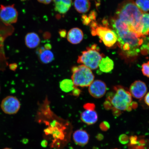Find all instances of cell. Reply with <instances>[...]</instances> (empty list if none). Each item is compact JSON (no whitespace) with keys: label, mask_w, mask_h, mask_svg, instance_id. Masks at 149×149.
Returning a JSON list of instances; mask_svg holds the SVG:
<instances>
[{"label":"cell","mask_w":149,"mask_h":149,"mask_svg":"<svg viewBox=\"0 0 149 149\" xmlns=\"http://www.w3.org/2000/svg\"><path fill=\"white\" fill-rule=\"evenodd\" d=\"M143 14L134 0H125L119 4L115 16L128 24L139 36L144 37L141 33Z\"/></svg>","instance_id":"1"},{"label":"cell","mask_w":149,"mask_h":149,"mask_svg":"<svg viewBox=\"0 0 149 149\" xmlns=\"http://www.w3.org/2000/svg\"><path fill=\"white\" fill-rule=\"evenodd\" d=\"M115 32L117 35L118 46L127 57L138 55L146 36H139L132 29Z\"/></svg>","instance_id":"2"},{"label":"cell","mask_w":149,"mask_h":149,"mask_svg":"<svg viewBox=\"0 0 149 149\" xmlns=\"http://www.w3.org/2000/svg\"><path fill=\"white\" fill-rule=\"evenodd\" d=\"M106 100L109 102L113 109L121 111L132 110V96L129 92L120 86H114L113 91L107 93Z\"/></svg>","instance_id":"3"},{"label":"cell","mask_w":149,"mask_h":149,"mask_svg":"<svg viewBox=\"0 0 149 149\" xmlns=\"http://www.w3.org/2000/svg\"><path fill=\"white\" fill-rule=\"evenodd\" d=\"M104 56L103 54L100 53V48L94 44L82 52L81 54L78 57L77 61L91 70H95L98 68L100 61Z\"/></svg>","instance_id":"4"},{"label":"cell","mask_w":149,"mask_h":149,"mask_svg":"<svg viewBox=\"0 0 149 149\" xmlns=\"http://www.w3.org/2000/svg\"><path fill=\"white\" fill-rule=\"evenodd\" d=\"M72 80L74 86L88 87L94 81L95 76L90 68L83 65L72 68Z\"/></svg>","instance_id":"5"},{"label":"cell","mask_w":149,"mask_h":149,"mask_svg":"<svg viewBox=\"0 0 149 149\" xmlns=\"http://www.w3.org/2000/svg\"><path fill=\"white\" fill-rule=\"evenodd\" d=\"M91 31L93 36H97L107 47H111L117 41L116 33L109 27L98 25L96 29H91Z\"/></svg>","instance_id":"6"},{"label":"cell","mask_w":149,"mask_h":149,"mask_svg":"<svg viewBox=\"0 0 149 149\" xmlns=\"http://www.w3.org/2000/svg\"><path fill=\"white\" fill-rule=\"evenodd\" d=\"M18 13L14 5L5 6L1 5L0 7V19L6 25L16 23L17 20Z\"/></svg>","instance_id":"7"},{"label":"cell","mask_w":149,"mask_h":149,"mask_svg":"<svg viewBox=\"0 0 149 149\" xmlns=\"http://www.w3.org/2000/svg\"><path fill=\"white\" fill-rule=\"evenodd\" d=\"M2 110L8 115H14L18 112L20 109V103L16 97L8 96L2 100L1 104Z\"/></svg>","instance_id":"8"},{"label":"cell","mask_w":149,"mask_h":149,"mask_svg":"<svg viewBox=\"0 0 149 149\" xmlns=\"http://www.w3.org/2000/svg\"><path fill=\"white\" fill-rule=\"evenodd\" d=\"M107 90V85L103 81L100 80L94 81L89 86L88 91L93 97L99 98L103 97Z\"/></svg>","instance_id":"9"},{"label":"cell","mask_w":149,"mask_h":149,"mask_svg":"<svg viewBox=\"0 0 149 149\" xmlns=\"http://www.w3.org/2000/svg\"><path fill=\"white\" fill-rule=\"evenodd\" d=\"M148 91L147 86L142 81H136L132 84L130 87V93L132 96L138 99L144 97Z\"/></svg>","instance_id":"10"},{"label":"cell","mask_w":149,"mask_h":149,"mask_svg":"<svg viewBox=\"0 0 149 149\" xmlns=\"http://www.w3.org/2000/svg\"><path fill=\"white\" fill-rule=\"evenodd\" d=\"M83 37V33L81 29L78 28H74L68 31L67 39L70 43L77 44L82 41Z\"/></svg>","instance_id":"11"},{"label":"cell","mask_w":149,"mask_h":149,"mask_svg":"<svg viewBox=\"0 0 149 149\" xmlns=\"http://www.w3.org/2000/svg\"><path fill=\"white\" fill-rule=\"evenodd\" d=\"M81 120L85 123L92 125L98 120V116L96 112L92 110H85L81 115Z\"/></svg>","instance_id":"12"},{"label":"cell","mask_w":149,"mask_h":149,"mask_svg":"<svg viewBox=\"0 0 149 149\" xmlns=\"http://www.w3.org/2000/svg\"><path fill=\"white\" fill-rule=\"evenodd\" d=\"M73 138L76 144L84 146L88 143L89 140V135L85 130H79L74 132Z\"/></svg>","instance_id":"13"},{"label":"cell","mask_w":149,"mask_h":149,"mask_svg":"<svg viewBox=\"0 0 149 149\" xmlns=\"http://www.w3.org/2000/svg\"><path fill=\"white\" fill-rule=\"evenodd\" d=\"M55 10L60 14H65L69 10L72 0H54Z\"/></svg>","instance_id":"14"},{"label":"cell","mask_w":149,"mask_h":149,"mask_svg":"<svg viewBox=\"0 0 149 149\" xmlns=\"http://www.w3.org/2000/svg\"><path fill=\"white\" fill-rule=\"evenodd\" d=\"M40 42V38L36 33L31 32L28 33L25 37V43L27 47L34 48L38 47Z\"/></svg>","instance_id":"15"},{"label":"cell","mask_w":149,"mask_h":149,"mask_svg":"<svg viewBox=\"0 0 149 149\" xmlns=\"http://www.w3.org/2000/svg\"><path fill=\"white\" fill-rule=\"evenodd\" d=\"M114 66L113 61L108 56L102 58L98 65L100 71L107 73L111 72Z\"/></svg>","instance_id":"16"},{"label":"cell","mask_w":149,"mask_h":149,"mask_svg":"<svg viewBox=\"0 0 149 149\" xmlns=\"http://www.w3.org/2000/svg\"><path fill=\"white\" fill-rule=\"evenodd\" d=\"M38 52L39 58L44 64H48L51 62L54 58L53 52L50 50L45 49L44 47L40 48Z\"/></svg>","instance_id":"17"},{"label":"cell","mask_w":149,"mask_h":149,"mask_svg":"<svg viewBox=\"0 0 149 149\" xmlns=\"http://www.w3.org/2000/svg\"><path fill=\"white\" fill-rule=\"evenodd\" d=\"M74 5L76 10L81 13L88 12L91 8V3L89 0H75Z\"/></svg>","instance_id":"18"},{"label":"cell","mask_w":149,"mask_h":149,"mask_svg":"<svg viewBox=\"0 0 149 149\" xmlns=\"http://www.w3.org/2000/svg\"><path fill=\"white\" fill-rule=\"evenodd\" d=\"M74 86L72 79H65L61 81L60 83V87L61 90L66 93L72 92Z\"/></svg>","instance_id":"19"},{"label":"cell","mask_w":149,"mask_h":149,"mask_svg":"<svg viewBox=\"0 0 149 149\" xmlns=\"http://www.w3.org/2000/svg\"><path fill=\"white\" fill-rule=\"evenodd\" d=\"M141 23L143 25V29L141 33L143 36H146L149 34V14L143 13Z\"/></svg>","instance_id":"20"},{"label":"cell","mask_w":149,"mask_h":149,"mask_svg":"<svg viewBox=\"0 0 149 149\" xmlns=\"http://www.w3.org/2000/svg\"><path fill=\"white\" fill-rule=\"evenodd\" d=\"M135 3L143 13L149 11V0H136Z\"/></svg>","instance_id":"21"},{"label":"cell","mask_w":149,"mask_h":149,"mask_svg":"<svg viewBox=\"0 0 149 149\" xmlns=\"http://www.w3.org/2000/svg\"><path fill=\"white\" fill-rule=\"evenodd\" d=\"M141 70L144 75L149 77V61L142 65Z\"/></svg>","instance_id":"22"},{"label":"cell","mask_w":149,"mask_h":149,"mask_svg":"<svg viewBox=\"0 0 149 149\" xmlns=\"http://www.w3.org/2000/svg\"><path fill=\"white\" fill-rule=\"evenodd\" d=\"M129 139L128 136L125 134H122L119 137V141L123 144H127L129 141Z\"/></svg>","instance_id":"23"},{"label":"cell","mask_w":149,"mask_h":149,"mask_svg":"<svg viewBox=\"0 0 149 149\" xmlns=\"http://www.w3.org/2000/svg\"><path fill=\"white\" fill-rule=\"evenodd\" d=\"M110 125L107 121H104L100 124V127L102 131H106L109 130L110 128Z\"/></svg>","instance_id":"24"},{"label":"cell","mask_w":149,"mask_h":149,"mask_svg":"<svg viewBox=\"0 0 149 149\" xmlns=\"http://www.w3.org/2000/svg\"><path fill=\"white\" fill-rule=\"evenodd\" d=\"M82 20L83 23L84 25L87 26L89 25L91 22H92L91 20L87 16V15L83 14L81 16Z\"/></svg>","instance_id":"25"},{"label":"cell","mask_w":149,"mask_h":149,"mask_svg":"<svg viewBox=\"0 0 149 149\" xmlns=\"http://www.w3.org/2000/svg\"><path fill=\"white\" fill-rule=\"evenodd\" d=\"M71 92L72 95L77 97L79 96L81 94V89L78 88L77 87L74 86Z\"/></svg>","instance_id":"26"},{"label":"cell","mask_w":149,"mask_h":149,"mask_svg":"<svg viewBox=\"0 0 149 149\" xmlns=\"http://www.w3.org/2000/svg\"><path fill=\"white\" fill-rule=\"evenodd\" d=\"M97 13L96 11L92 10L90 13L88 15V17L91 21H95L97 17Z\"/></svg>","instance_id":"27"},{"label":"cell","mask_w":149,"mask_h":149,"mask_svg":"<svg viewBox=\"0 0 149 149\" xmlns=\"http://www.w3.org/2000/svg\"><path fill=\"white\" fill-rule=\"evenodd\" d=\"M95 105L94 104L88 103L85 104L84 106V108L85 110H95Z\"/></svg>","instance_id":"28"},{"label":"cell","mask_w":149,"mask_h":149,"mask_svg":"<svg viewBox=\"0 0 149 149\" xmlns=\"http://www.w3.org/2000/svg\"><path fill=\"white\" fill-rule=\"evenodd\" d=\"M59 33L61 37L65 38L67 35L66 31L64 29H60L59 31Z\"/></svg>","instance_id":"29"},{"label":"cell","mask_w":149,"mask_h":149,"mask_svg":"<svg viewBox=\"0 0 149 149\" xmlns=\"http://www.w3.org/2000/svg\"><path fill=\"white\" fill-rule=\"evenodd\" d=\"M17 68V64L16 63H12L9 65V69L12 71H15Z\"/></svg>","instance_id":"30"},{"label":"cell","mask_w":149,"mask_h":149,"mask_svg":"<svg viewBox=\"0 0 149 149\" xmlns=\"http://www.w3.org/2000/svg\"><path fill=\"white\" fill-rule=\"evenodd\" d=\"M90 28L91 29H96V27L97 26L98 24L96 21H92L89 24Z\"/></svg>","instance_id":"31"},{"label":"cell","mask_w":149,"mask_h":149,"mask_svg":"<svg viewBox=\"0 0 149 149\" xmlns=\"http://www.w3.org/2000/svg\"><path fill=\"white\" fill-rule=\"evenodd\" d=\"M145 103L149 107V92L147 93L144 98Z\"/></svg>","instance_id":"32"},{"label":"cell","mask_w":149,"mask_h":149,"mask_svg":"<svg viewBox=\"0 0 149 149\" xmlns=\"http://www.w3.org/2000/svg\"><path fill=\"white\" fill-rule=\"evenodd\" d=\"M43 36L44 39H48L51 38V33L49 32L46 31V32H45L44 33L43 35Z\"/></svg>","instance_id":"33"},{"label":"cell","mask_w":149,"mask_h":149,"mask_svg":"<svg viewBox=\"0 0 149 149\" xmlns=\"http://www.w3.org/2000/svg\"><path fill=\"white\" fill-rule=\"evenodd\" d=\"M102 22L104 27H109V23L108 22V19H106L105 18H104L102 20Z\"/></svg>","instance_id":"34"},{"label":"cell","mask_w":149,"mask_h":149,"mask_svg":"<svg viewBox=\"0 0 149 149\" xmlns=\"http://www.w3.org/2000/svg\"><path fill=\"white\" fill-rule=\"evenodd\" d=\"M39 2L45 4H48L51 3L52 0H38Z\"/></svg>","instance_id":"35"},{"label":"cell","mask_w":149,"mask_h":149,"mask_svg":"<svg viewBox=\"0 0 149 149\" xmlns=\"http://www.w3.org/2000/svg\"><path fill=\"white\" fill-rule=\"evenodd\" d=\"M52 47V46L51 44H47L44 46V48L45 49L47 50H50L51 49Z\"/></svg>","instance_id":"36"},{"label":"cell","mask_w":149,"mask_h":149,"mask_svg":"<svg viewBox=\"0 0 149 149\" xmlns=\"http://www.w3.org/2000/svg\"><path fill=\"white\" fill-rule=\"evenodd\" d=\"M97 139L98 140L101 141L104 139V136L102 134H98L97 136Z\"/></svg>","instance_id":"37"},{"label":"cell","mask_w":149,"mask_h":149,"mask_svg":"<svg viewBox=\"0 0 149 149\" xmlns=\"http://www.w3.org/2000/svg\"><path fill=\"white\" fill-rule=\"evenodd\" d=\"M61 16L60 14H57L56 16V18L58 19H60L61 18Z\"/></svg>","instance_id":"38"},{"label":"cell","mask_w":149,"mask_h":149,"mask_svg":"<svg viewBox=\"0 0 149 149\" xmlns=\"http://www.w3.org/2000/svg\"><path fill=\"white\" fill-rule=\"evenodd\" d=\"M12 149L9 148H6L4 149Z\"/></svg>","instance_id":"39"},{"label":"cell","mask_w":149,"mask_h":149,"mask_svg":"<svg viewBox=\"0 0 149 149\" xmlns=\"http://www.w3.org/2000/svg\"><path fill=\"white\" fill-rule=\"evenodd\" d=\"M148 39L149 40V36L148 37Z\"/></svg>","instance_id":"40"},{"label":"cell","mask_w":149,"mask_h":149,"mask_svg":"<svg viewBox=\"0 0 149 149\" xmlns=\"http://www.w3.org/2000/svg\"><path fill=\"white\" fill-rule=\"evenodd\" d=\"M117 149V148H115V149Z\"/></svg>","instance_id":"41"},{"label":"cell","mask_w":149,"mask_h":149,"mask_svg":"<svg viewBox=\"0 0 149 149\" xmlns=\"http://www.w3.org/2000/svg\"><path fill=\"white\" fill-rule=\"evenodd\" d=\"M0 91H1V88H0Z\"/></svg>","instance_id":"42"},{"label":"cell","mask_w":149,"mask_h":149,"mask_svg":"<svg viewBox=\"0 0 149 149\" xmlns=\"http://www.w3.org/2000/svg\"><path fill=\"white\" fill-rule=\"evenodd\" d=\"M22 1H24V0H22Z\"/></svg>","instance_id":"43"}]
</instances>
